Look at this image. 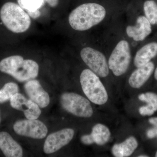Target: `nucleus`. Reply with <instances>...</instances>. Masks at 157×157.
I'll list each match as a JSON object with an SVG mask.
<instances>
[{"mask_svg": "<svg viewBox=\"0 0 157 157\" xmlns=\"http://www.w3.org/2000/svg\"><path fill=\"white\" fill-rule=\"evenodd\" d=\"M74 135L71 128H65L48 135L44 143V152L47 154L53 153L70 143Z\"/></svg>", "mask_w": 157, "mask_h": 157, "instance_id": "nucleus-9", "label": "nucleus"}, {"mask_svg": "<svg viewBox=\"0 0 157 157\" xmlns=\"http://www.w3.org/2000/svg\"><path fill=\"white\" fill-rule=\"evenodd\" d=\"M80 56L90 70L98 76L104 78L109 73L108 62L104 54L90 47L83 48L80 52Z\"/></svg>", "mask_w": 157, "mask_h": 157, "instance_id": "nucleus-7", "label": "nucleus"}, {"mask_svg": "<svg viewBox=\"0 0 157 157\" xmlns=\"http://www.w3.org/2000/svg\"><path fill=\"white\" fill-rule=\"evenodd\" d=\"M139 113L142 116H151L153 114L155 111L148 106H142L139 108Z\"/></svg>", "mask_w": 157, "mask_h": 157, "instance_id": "nucleus-22", "label": "nucleus"}, {"mask_svg": "<svg viewBox=\"0 0 157 157\" xmlns=\"http://www.w3.org/2000/svg\"><path fill=\"white\" fill-rule=\"evenodd\" d=\"M149 122L150 123L154 125L155 128L157 130V117L151 118L149 120Z\"/></svg>", "mask_w": 157, "mask_h": 157, "instance_id": "nucleus-26", "label": "nucleus"}, {"mask_svg": "<svg viewBox=\"0 0 157 157\" xmlns=\"http://www.w3.org/2000/svg\"><path fill=\"white\" fill-rule=\"evenodd\" d=\"M0 71L9 74L20 82H26L36 78L39 66L33 60L24 59L20 56H12L0 61Z\"/></svg>", "mask_w": 157, "mask_h": 157, "instance_id": "nucleus-2", "label": "nucleus"}, {"mask_svg": "<svg viewBox=\"0 0 157 157\" xmlns=\"http://www.w3.org/2000/svg\"><path fill=\"white\" fill-rule=\"evenodd\" d=\"M143 10L151 24L157 25V3L154 0H147L144 3Z\"/></svg>", "mask_w": 157, "mask_h": 157, "instance_id": "nucleus-19", "label": "nucleus"}, {"mask_svg": "<svg viewBox=\"0 0 157 157\" xmlns=\"http://www.w3.org/2000/svg\"><path fill=\"white\" fill-rule=\"evenodd\" d=\"M24 89L30 100L36 103L41 108L47 107L50 103V98L48 93L42 88L40 82L33 79L26 82Z\"/></svg>", "mask_w": 157, "mask_h": 157, "instance_id": "nucleus-11", "label": "nucleus"}, {"mask_svg": "<svg viewBox=\"0 0 157 157\" xmlns=\"http://www.w3.org/2000/svg\"><path fill=\"white\" fill-rule=\"evenodd\" d=\"M157 55V42H149L137 50L134 58V64L136 67L146 64Z\"/></svg>", "mask_w": 157, "mask_h": 157, "instance_id": "nucleus-15", "label": "nucleus"}, {"mask_svg": "<svg viewBox=\"0 0 157 157\" xmlns=\"http://www.w3.org/2000/svg\"><path fill=\"white\" fill-rule=\"evenodd\" d=\"M81 140L82 143L86 145H90L94 143L92 135H83L81 138Z\"/></svg>", "mask_w": 157, "mask_h": 157, "instance_id": "nucleus-23", "label": "nucleus"}, {"mask_svg": "<svg viewBox=\"0 0 157 157\" xmlns=\"http://www.w3.org/2000/svg\"><path fill=\"white\" fill-rule=\"evenodd\" d=\"M131 58L130 44L127 40L122 39L117 42L109 57V70L115 76L123 75L128 69Z\"/></svg>", "mask_w": 157, "mask_h": 157, "instance_id": "nucleus-5", "label": "nucleus"}, {"mask_svg": "<svg viewBox=\"0 0 157 157\" xmlns=\"http://www.w3.org/2000/svg\"><path fill=\"white\" fill-rule=\"evenodd\" d=\"M51 7L54 8L56 7L59 4V0H45Z\"/></svg>", "mask_w": 157, "mask_h": 157, "instance_id": "nucleus-25", "label": "nucleus"}, {"mask_svg": "<svg viewBox=\"0 0 157 157\" xmlns=\"http://www.w3.org/2000/svg\"><path fill=\"white\" fill-rule=\"evenodd\" d=\"M154 76L155 78L157 80V67L155 70Z\"/></svg>", "mask_w": 157, "mask_h": 157, "instance_id": "nucleus-27", "label": "nucleus"}, {"mask_svg": "<svg viewBox=\"0 0 157 157\" xmlns=\"http://www.w3.org/2000/svg\"><path fill=\"white\" fill-rule=\"evenodd\" d=\"M45 0H17V2L21 8L33 19L40 17L39 9L44 6Z\"/></svg>", "mask_w": 157, "mask_h": 157, "instance_id": "nucleus-17", "label": "nucleus"}, {"mask_svg": "<svg viewBox=\"0 0 157 157\" xmlns=\"http://www.w3.org/2000/svg\"><path fill=\"white\" fill-rule=\"evenodd\" d=\"M155 157H157V151L156 152V153L155 154Z\"/></svg>", "mask_w": 157, "mask_h": 157, "instance_id": "nucleus-30", "label": "nucleus"}, {"mask_svg": "<svg viewBox=\"0 0 157 157\" xmlns=\"http://www.w3.org/2000/svg\"><path fill=\"white\" fill-rule=\"evenodd\" d=\"M91 135L94 143L98 145H103L108 142L110 137V132L106 126L98 124L93 127Z\"/></svg>", "mask_w": 157, "mask_h": 157, "instance_id": "nucleus-18", "label": "nucleus"}, {"mask_svg": "<svg viewBox=\"0 0 157 157\" xmlns=\"http://www.w3.org/2000/svg\"><path fill=\"white\" fill-rule=\"evenodd\" d=\"M147 137L149 138H153L154 137L157 136V133L156 130L155 129V128H153L152 129H150L148 130L147 133Z\"/></svg>", "mask_w": 157, "mask_h": 157, "instance_id": "nucleus-24", "label": "nucleus"}, {"mask_svg": "<svg viewBox=\"0 0 157 157\" xmlns=\"http://www.w3.org/2000/svg\"><path fill=\"white\" fill-rule=\"evenodd\" d=\"M139 157H147V156L145 155H141L139 156Z\"/></svg>", "mask_w": 157, "mask_h": 157, "instance_id": "nucleus-28", "label": "nucleus"}, {"mask_svg": "<svg viewBox=\"0 0 157 157\" xmlns=\"http://www.w3.org/2000/svg\"><path fill=\"white\" fill-rule=\"evenodd\" d=\"M60 103L65 110L76 116L90 117L93 115L92 107L89 101L78 94L64 93L61 97Z\"/></svg>", "mask_w": 157, "mask_h": 157, "instance_id": "nucleus-6", "label": "nucleus"}, {"mask_svg": "<svg viewBox=\"0 0 157 157\" xmlns=\"http://www.w3.org/2000/svg\"><path fill=\"white\" fill-rule=\"evenodd\" d=\"M0 18L9 30L15 33L27 31L31 20L28 13L18 4L13 2L4 4L0 10Z\"/></svg>", "mask_w": 157, "mask_h": 157, "instance_id": "nucleus-3", "label": "nucleus"}, {"mask_svg": "<svg viewBox=\"0 0 157 157\" xmlns=\"http://www.w3.org/2000/svg\"><path fill=\"white\" fill-rule=\"evenodd\" d=\"M0 149L6 157L23 156L22 147L7 132H0Z\"/></svg>", "mask_w": 157, "mask_h": 157, "instance_id": "nucleus-13", "label": "nucleus"}, {"mask_svg": "<svg viewBox=\"0 0 157 157\" xmlns=\"http://www.w3.org/2000/svg\"><path fill=\"white\" fill-rule=\"evenodd\" d=\"M138 146L135 137H130L122 143L113 145L112 148L113 154L116 157H129L131 155Z\"/></svg>", "mask_w": 157, "mask_h": 157, "instance_id": "nucleus-16", "label": "nucleus"}, {"mask_svg": "<svg viewBox=\"0 0 157 157\" xmlns=\"http://www.w3.org/2000/svg\"><path fill=\"white\" fill-rule=\"evenodd\" d=\"M139 100L146 102L147 106L154 111L157 110V95L153 93H147L142 94L138 96Z\"/></svg>", "mask_w": 157, "mask_h": 157, "instance_id": "nucleus-21", "label": "nucleus"}, {"mask_svg": "<svg viewBox=\"0 0 157 157\" xmlns=\"http://www.w3.org/2000/svg\"><path fill=\"white\" fill-rule=\"evenodd\" d=\"M154 69L155 65L152 62L137 68L129 77V84L134 88L141 87L151 76Z\"/></svg>", "mask_w": 157, "mask_h": 157, "instance_id": "nucleus-14", "label": "nucleus"}, {"mask_svg": "<svg viewBox=\"0 0 157 157\" xmlns=\"http://www.w3.org/2000/svg\"><path fill=\"white\" fill-rule=\"evenodd\" d=\"M1 113H0V123H1Z\"/></svg>", "mask_w": 157, "mask_h": 157, "instance_id": "nucleus-29", "label": "nucleus"}, {"mask_svg": "<svg viewBox=\"0 0 157 157\" xmlns=\"http://www.w3.org/2000/svg\"><path fill=\"white\" fill-rule=\"evenodd\" d=\"M19 92V87L16 83L9 82L0 89V104L10 101L12 96Z\"/></svg>", "mask_w": 157, "mask_h": 157, "instance_id": "nucleus-20", "label": "nucleus"}, {"mask_svg": "<svg viewBox=\"0 0 157 157\" xmlns=\"http://www.w3.org/2000/svg\"><path fill=\"white\" fill-rule=\"evenodd\" d=\"M127 36L136 42H141L152 33L151 25L144 15L137 17L135 25L127 26Z\"/></svg>", "mask_w": 157, "mask_h": 157, "instance_id": "nucleus-12", "label": "nucleus"}, {"mask_svg": "<svg viewBox=\"0 0 157 157\" xmlns=\"http://www.w3.org/2000/svg\"><path fill=\"white\" fill-rule=\"evenodd\" d=\"M106 14V9L101 4L85 3L76 7L70 13L69 22L75 30L86 31L103 21Z\"/></svg>", "mask_w": 157, "mask_h": 157, "instance_id": "nucleus-1", "label": "nucleus"}, {"mask_svg": "<svg viewBox=\"0 0 157 157\" xmlns=\"http://www.w3.org/2000/svg\"><path fill=\"white\" fill-rule=\"evenodd\" d=\"M10 102L12 108L23 111L28 119H37L41 115L40 107L36 103L30 99H27L19 93L12 96Z\"/></svg>", "mask_w": 157, "mask_h": 157, "instance_id": "nucleus-10", "label": "nucleus"}, {"mask_svg": "<svg viewBox=\"0 0 157 157\" xmlns=\"http://www.w3.org/2000/svg\"><path fill=\"white\" fill-rule=\"evenodd\" d=\"M13 129L17 135L34 139H43L46 137L48 129L45 124L39 120L24 119L16 121Z\"/></svg>", "mask_w": 157, "mask_h": 157, "instance_id": "nucleus-8", "label": "nucleus"}, {"mask_svg": "<svg viewBox=\"0 0 157 157\" xmlns=\"http://www.w3.org/2000/svg\"><path fill=\"white\" fill-rule=\"evenodd\" d=\"M82 88L89 100L97 105L107 102L108 94L99 76L90 69H85L80 76Z\"/></svg>", "mask_w": 157, "mask_h": 157, "instance_id": "nucleus-4", "label": "nucleus"}]
</instances>
